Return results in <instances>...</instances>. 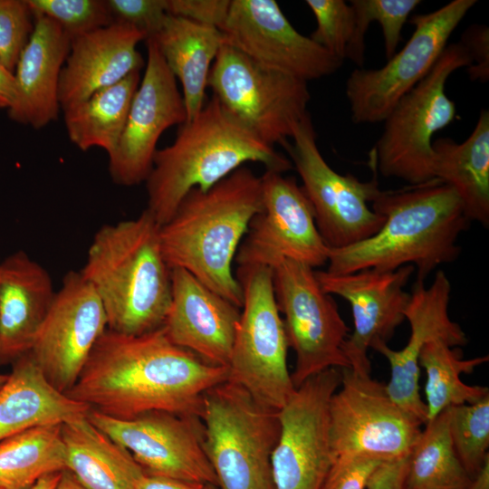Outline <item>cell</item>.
<instances>
[{"label": "cell", "mask_w": 489, "mask_h": 489, "mask_svg": "<svg viewBox=\"0 0 489 489\" xmlns=\"http://www.w3.org/2000/svg\"><path fill=\"white\" fill-rule=\"evenodd\" d=\"M469 489H489V457L471 478Z\"/></svg>", "instance_id": "cell-46"}, {"label": "cell", "mask_w": 489, "mask_h": 489, "mask_svg": "<svg viewBox=\"0 0 489 489\" xmlns=\"http://www.w3.org/2000/svg\"><path fill=\"white\" fill-rule=\"evenodd\" d=\"M243 292L240 313L228 364V379L257 401L279 410L295 390L287 367L288 341L278 309L273 269L238 266Z\"/></svg>", "instance_id": "cell-8"}, {"label": "cell", "mask_w": 489, "mask_h": 489, "mask_svg": "<svg viewBox=\"0 0 489 489\" xmlns=\"http://www.w3.org/2000/svg\"><path fill=\"white\" fill-rule=\"evenodd\" d=\"M87 417L127 449L145 474L217 485L199 417L153 411L122 419L93 408Z\"/></svg>", "instance_id": "cell-16"}, {"label": "cell", "mask_w": 489, "mask_h": 489, "mask_svg": "<svg viewBox=\"0 0 489 489\" xmlns=\"http://www.w3.org/2000/svg\"><path fill=\"white\" fill-rule=\"evenodd\" d=\"M206 484L144 474L134 489H205Z\"/></svg>", "instance_id": "cell-44"}, {"label": "cell", "mask_w": 489, "mask_h": 489, "mask_svg": "<svg viewBox=\"0 0 489 489\" xmlns=\"http://www.w3.org/2000/svg\"><path fill=\"white\" fill-rule=\"evenodd\" d=\"M384 460L368 455L337 456L321 489H367L372 474Z\"/></svg>", "instance_id": "cell-40"}, {"label": "cell", "mask_w": 489, "mask_h": 489, "mask_svg": "<svg viewBox=\"0 0 489 489\" xmlns=\"http://www.w3.org/2000/svg\"><path fill=\"white\" fill-rule=\"evenodd\" d=\"M114 22L131 25L148 38L160 30L168 14L167 0H107Z\"/></svg>", "instance_id": "cell-39"}, {"label": "cell", "mask_w": 489, "mask_h": 489, "mask_svg": "<svg viewBox=\"0 0 489 489\" xmlns=\"http://www.w3.org/2000/svg\"><path fill=\"white\" fill-rule=\"evenodd\" d=\"M316 20L310 38L343 62L361 67L365 60V34L358 26L352 5L344 0H306Z\"/></svg>", "instance_id": "cell-34"}, {"label": "cell", "mask_w": 489, "mask_h": 489, "mask_svg": "<svg viewBox=\"0 0 489 489\" xmlns=\"http://www.w3.org/2000/svg\"><path fill=\"white\" fill-rule=\"evenodd\" d=\"M160 225L144 209L129 220L100 227L80 271L104 308L108 329L139 335L163 325L171 300V269Z\"/></svg>", "instance_id": "cell-4"}, {"label": "cell", "mask_w": 489, "mask_h": 489, "mask_svg": "<svg viewBox=\"0 0 489 489\" xmlns=\"http://www.w3.org/2000/svg\"><path fill=\"white\" fill-rule=\"evenodd\" d=\"M146 40L144 33L120 22L72 38L60 76L61 109L140 71L144 62L137 46Z\"/></svg>", "instance_id": "cell-23"}, {"label": "cell", "mask_w": 489, "mask_h": 489, "mask_svg": "<svg viewBox=\"0 0 489 489\" xmlns=\"http://www.w3.org/2000/svg\"><path fill=\"white\" fill-rule=\"evenodd\" d=\"M247 162L284 173L291 160L245 129L230 117L213 96L175 140L158 149L145 183L147 210L159 225L174 215L194 188L206 191Z\"/></svg>", "instance_id": "cell-5"}, {"label": "cell", "mask_w": 489, "mask_h": 489, "mask_svg": "<svg viewBox=\"0 0 489 489\" xmlns=\"http://www.w3.org/2000/svg\"><path fill=\"white\" fill-rule=\"evenodd\" d=\"M205 489H218V487L216 484H206Z\"/></svg>", "instance_id": "cell-50"}, {"label": "cell", "mask_w": 489, "mask_h": 489, "mask_svg": "<svg viewBox=\"0 0 489 489\" xmlns=\"http://www.w3.org/2000/svg\"><path fill=\"white\" fill-rule=\"evenodd\" d=\"M273 283L288 346L295 353L294 388L329 369L349 368L343 346L350 328L313 268L284 260L273 268Z\"/></svg>", "instance_id": "cell-12"}, {"label": "cell", "mask_w": 489, "mask_h": 489, "mask_svg": "<svg viewBox=\"0 0 489 489\" xmlns=\"http://www.w3.org/2000/svg\"><path fill=\"white\" fill-rule=\"evenodd\" d=\"M228 377V368L174 344L162 326L139 335L107 329L66 395L117 418L153 411L200 418L204 394Z\"/></svg>", "instance_id": "cell-1"}, {"label": "cell", "mask_w": 489, "mask_h": 489, "mask_svg": "<svg viewBox=\"0 0 489 489\" xmlns=\"http://www.w3.org/2000/svg\"><path fill=\"white\" fill-rule=\"evenodd\" d=\"M409 455L384 460L372 474L367 489H406Z\"/></svg>", "instance_id": "cell-43"}, {"label": "cell", "mask_w": 489, "mask_h": 489, "mask_svg": "<svg viewBox=\"0 0 489 489\" xmlns=\"http://www.w3.org/2000/svg\"><path fill=\"white\" fill-rule=\"evenodd\" d=\"M34 28L26 0H0V62L13 73Z\"/></svg>", "instance_id": "cell-38"}, {"label": "cell", "mask_w": 489, "mask_h": 489, "mask_svg": "<svg viewBox=\"0 0 489 489\" xmlns=\"http://www.w3.org/2000/svg\"><path fill=\"white\" fill-rule=\"evenodd\" d=\"M450 293V281L441 270L436 272L427 288L424 282L417 281L404 312L410 326L406 346L399 350L390 349L383 341L371 346L389 364L390 379L386 388L390 398L422 425L427 421V410L419 393L418 359L421 350L434 340H442L452 348L467 342L465 331L449 317Z\"/></svg>", "instance_id": "cell-21"}, {"label": "cell", "mask_w": 489, "mask_h": 489, "mask_svg": "<svg viewBox=\"0 0 489 489\" xmlns=\"http://www.w3.org/2000/svg\"><path fill=\"white\" fill-rule=\"evenodd\" d=\"M108 329L104 308L81 272L70 271L29 351L47 380L66 394Z\"/></svg>", "instance_id": "cell-17"}, {"label": "cell", "mask_w": 489, "mask_h": 489, "mask_svg": "<svg viewBox=\"0 0 489 489\" xmlns=\"http://www.w3.org/2000/svg\"><path fill=\"white\" fill-rule=\"evenodd\" d=\"M61 475L62 472L46 475L40 478L29 489H56Z\"/></svg>", "instance_id": "cell-47"}, {"label": "cell", "mask_w": 489, "mask_h": 489, "mask_svg": "<svg viewBox=\"0 0 489 489\" xmlns=\"http://www.w3.org/2000/svg\"><path fill=\"white\" fill-rule=\"evenodd\" d=\"M207 87L225 111L265 144L283 146L309 113L307 82L264 66L224 43Z\"/></svg>", "instance_id": "cell-9"}, {"label": "cell", "mask_w": 489, "mask_h": 489, "mask_svg": "<svg viewBox=\"0 0 489 489\" xmlns=\"http://www.w3.org/2000/svg\"><path fill=\"white\" fill-rule=\"evenodd\" d=\"M34 28L14 70L16 98L11 120L42 129L57 120L59 82L72 38L53 21L33 15Z\"/></svg>", "instance_id": "cell-24"}, {"label": "cell", "mask_w": 489, "mask_h": 489, "mask_svg": "<svg viewBox=\"0 0 489 489\" xmlns=\"http://www.w3.org/2000/svg\"><path fill=\"white\" fill-rule=\"evenodd\" d=\"M455 454L472 478L489 457V394L473 404L447 408Z\"/></svg>", "instance_id": "cell-35"}, {"label": "cell", "mask_w": 489, "mask_h": 489, "mask_svg": "<svg viewBox=\"0 0 489 489\" xmlns=\"http://www.w3.org/2000/svg\"><path fill=\"white\" fill-rule=\"evenodd\" d=\"M47 270L25 252L0 264V362L29 352L55 296Z\"/></svg>", "instance_id": "cell-25"}, {"label": "cell", "mask_w": 489, "mask_h": 489, "mask_svg": "<svg viewBox=\"0 0 489 489\" xmlns=\"http://www.w3.org/2000/svg\"><path fill=\"white\" fill-rule=\"evenodd\" d=\"M200 420L218 489H274L271 455L280 435L278 410L227 379L204 394Z\"/></svg>", "instance_id": "cell-6"}, {"label": "cell", "mask_w": 489, "mask_h": 489, "mask_svg": "<svg viewBox=\"0 0 489 489\" xmlns=\"http://www.w3.org/2000/svg\"><path fill=\"white\" fill-rule=\"evenodd\" d=\"M419 0H351L360 30L366 34L369 24L380 25L386 58L397 52L401 32L410 14L419 5Z\"/></svg>", "instance_id": "cell-37"}, {"label": "cell", "mask_w": 489, "mask_h": 489, "mask_svg": "<svg viewBox=\"0 0 489 489\" xmlns=\"http://www.w3.org/2000/svg\"><path fill=\"white\" fill-rule=\"evenodd\" d=\"M153 38L169 71L178 79L187 121L204 107L211 67L224 44L222 33L212 26L168 14Z\"/></svg>", "instance_id": "cell-27"}, {"label": "cell", "mask_w": 489, "mask_h": 489, "mask_svg": "<svg viewBox=\"0 0 489 489\" xmlns=\"http://www.w3.org/2000/svg\"><path fill=\"white\" fill-rule=\"evenodd\" d=\"M66 470L62 425L32 427L0 441V489H29Z\"/></svg>", "instance_id": "cell-31"}, {"label": "cell", "mask_w": 489, "mask_h": 489, "mask_svg": "<svg viewBox=\"0 0 489 489\" xmlns=\"http://www.w3.org/2000/svg\"><path fill=\"white\" fill-rule=\"evenodd\" d=\"M56 489H87L68 470L62 472Z\"/></svg>", "instance_id": "cell-48"}, {"label": "cell", "mask_w": 489, "mask_h": 489, "mask_svg": "<svg viewBox=\"0 0 489 489\" xmlns=\"http://www.w3.org/2000/svg\"><path fill=\"white\" fill-rule=\"evenodd\" d=\"M240 308L188 272L171 269V300L162 327L168 339L203 360L228 367Z\"/></svg>", "instance_id": "cell-22"}, {"label": "cell", "mask_w": 489, "mask_h": 489, "mask_svg": "<svg viewBox=\"0 0 489 489\" xmlns=\"http://www.w3.org/2000/svg\"><path fill=\"white\" fill-rule=\"evenodd\" d=\"M329 417L333 458L407 456L422 432V424L390 398L386 385L350 368L341 369L340 385L330 400Z\"/></svg>", "instance_id": "cell-13"}, {"label": "cell", "mask_w": 489, "mask_h": 489, "mask_svg": "<svg viewBox=\"0 0 489 489\" xmlns=\"http://www.w3.org/2000/svg\"><path fill=\"white\" fill-rule=\"evenodd\" d=\"M283 146L302 181L317 229L330 249L344 248L374 235L385 217L369 207L380 189L376 179L362 182L340 175L325 161L308 113Z\"/></svg>", "instance_id": "cell-10"}, {"label": "cell", "mask_w": 489, "mask_h": 489, "mask_svg": "<svg viewBox=\"0 0 489 489\" xmlns=\"http://www.w3.org/2000/svg\"><path fill=\"white\" fill-rule=\"evenodd\" d=\"M16 98V84L13 72L0 62V109L8 110Z\"/></svg>", "instance_id": "cell-45"}, {"label": "cell", "mask_w": 489, "mask_h": 489, "mask_svg": "<svg viewBox=\"0 0 489 489\" xmlns=\"http://www.w3.org/2000/svg\"><path fill=\"white\" fill-rule=\"evenodd\" d=\"M460 43L467 51L471 65L467 71L472 80L484 82L489 78V30L485 25H472L462 36Z\"/></svg>", "instance_id": "cell-42"}, {"label": "cell", "mask_w": 489, "mask_h": 489, "mask_svg": "<svg viewBox=\"0 0 489 489\" xmlns=\"http://www.w3.org/2000/svg\"><path fill=\"white\" fill-rule=\"evenodd\" d=\"M90 409L56 389L27 352L14 360L0 388V441L32 427L62 425Z\"/></svg>", "instance_id": "cell-26"}, {"label": "cell", "mask_w": 489, "mask_h": 489, "mask_svg": "<svg viewBox=\"0 0 489 489\" xmlns=\"http://www.w3.org/2000/svg\"><path fill=\"white\" fill-rule=\"evenodd\" d=\"M414 272L415 267L409 264L394 271L316 272L325 292L339 295L350 304L354 330L344 343L343 353L355 373L370 375L369 349L378 341L387 343L405 320L410 293L404 286Z\"/></svg>", "instance_id": "cell-20"}, {"label": "cell", "mask_w": 489, "mask_h": 489, "mask_svg": "<svg viewBox=\"0 0 489 489\" xmlns=\"http://www.w3.org/2000/svg\"><path fill=\"white\" fill-rule=\"evenodd\" d=\"M231 0H167L168 14L183 17L220 31Z\"/></svg>", "instance_id": "cell-41"}, {"label": "cell", "mask_w": 489, "mask_h": 489, "mask_svg": "<svg viewBox=\"0 0 489 489\" xmlns=\"http://www.w3.org/2000/svg\"><path fill=\"white\" fill-rule=\"evenodd\" d=\"M332 368L302 382L278 410L280 435L271 455L274 489H321L334 460L329 405L340 385Z\"/></svg>", "instance_id": "cell-14"}, {"label": "cell", "mask_w": 489, "mask_h": 489, "mask_svg": "<svg viewBox=\"0 0 489 489\" xmlns=\"http://www.w3.org/2000/svg\"><path fill=\"white\" fill-rule=\"evenodd\" d=\"M8 375L0 373V388L7 379Z\"/></svg>", "instance_id": "cell-49"}, {"label": "cell", "mask_w": 489, "mask_h": 489, "mask_svg": "<svg viewBox=\"0 0 489 489\" xmlns=\"http://www.w3.org/2000/svg\"><path fill=\"white\" fill-rule=\"evenodd\" d=\"M475 0H454L436 11L417 14L405 46L379 69H355L346 82L354 123L383 121L398 101L434 67L455 29Z\"/></svg>", "instance_id": "cell-11"}, {"label": "cell", "mask_w": 489, "mask_h": 489, "mask_svg": "<svg viewBox=\"0 0 489 489\" xmlns=\"http://www.w3.org/2000/svg\"><path fill=\"white\" fill-rule=\"evenodd\" d=\"M33 15L55 22L72 39L114 22L107 0H26Z\"/></svg>", "instance_id": "cell-36"}, {"label": "cell", "mask_w": 489, "mask_h": 489, "mask_svg": "<svg viewBox=\"0 0 489 489\" xmlns=\"http://www.w3.org/2000/svg\"><path fill=\"white\" fill-rule=\"evenodd\" d=\"M139 82V71L134 72L116 84L63 110L71 142L82 151L98 147L108 156L111 155L121 137Z\"/></svg>", "instance_id": "cell-30"}, {"label": "cell", "mask_w": 489, "mask_h": 489, "mask_svg": "<svg viewBox=\"0 0 489 489\" xmlns=\"http://www.w3.org/2000/svg\"><path fill=\"white\" fill-rule=\"evenodd\" d=\"M262 180L241 167L206 191L190 190L160 225L164 259L238 308L243 292L232 270L253 217L262 210Z\"/></svg>", "instance_id": "cell-3"}, {"label": "cell", "mask_w": 489, "mask_h": 489, "mask_svg": "<svg viewBox=\"0 0 489 489\" xmlns=\"http://www.w3.org/2000/svg\"><path fill=\"white\" fill-rule=\"evenodd\" d=\"M486 361L487 355L463 359L459 349H454L442 340L430 341L423 347L418 364L427 375L425 403L427 421L451 407L473 404L489 394L486 387L467 385L460 379L461 374H470Z\"/></svg>", "instance_id": "cell-32"}, {"label": "cell", "mask_w": 489, "mask_h": 489, "mask_svg": "<svg viewBox=\"0 0 489 489\" xmlns=\"http://www.w3.org/2000/svg\"><path fill=\"white\" fill-rule=\"evenodd\" d=\"M371 208L385 217L378 233L352 245L330 249V273L366 269L417 268L424 282L438 265L457 259V238L470 223L455 191L438 179L397 191H382Z\"/></svg>", "instance_id": "cell-2"}, {"label": "cell", "mask_w": 489, "mask_h": 489, "mask_svg": "<svg viewBox=\"0 0 489 489\" xmlns=\"http://www.w3.org/2000/svg\"><path fill=\"white\" fill-rule=\"evenodd\" d=\"M1 261H2V260L0 259V264H1Z\"/></svg>", "instance_id": "cell-51"}, {"label": "cell", "mask_w": 489, "mask_h": 489, "mask_svg": "<svg viewBox=\"0 0 489 489\" xmlns=\"http://www.w3.org/2000/svg\"><path fill=\"white\" fill-rule=\"evenodd\" d=\"M262 210L250 222L235 255L238 266L274 268L291 260L312 268L328 263L330 248L322 240L311 204L293 177L265 170Z\"/></svg>", "instance_id": "cell-15"}, {"label": "cell", "mask_w": 489, "mask_h": 489, "mask_svg": "<svg viewBox=\"0 0 489 489\" xmlns=\"http://www.w3.org/2000/svg\"><path fill=\"white\" fill-rule=\"evenodd\" d=\"M425 425L409 455L406 489H469L471 477L454 449L447 409Z\"/></svg>", "instance_id": "cell-33"}, {"label": "cell", "mask_w": 489, "mask_h": 489, "mask_svg": "<svg viewBox=\"0 0 489 489\" xmlns=\"http://www.w3.org/2000/svg\"><path fill=\"white\" fill-rule=\"evenodd\" d=\"M220 32L224 43L253 61L305 82L329 76L342 64L299 33L274 0H231Z\"/></svg>", "instance_id": "cell-18"}, {"label": "cell", "mask_w": 489, "mask_h": 489, "mask_svg": "<svg viewBox=\"0 0 489 489\" xmlns=\"http://www.w3.org/2000/svg\"><path fill=\"white\" fill-rule=\"evenodd\" d=\"M147 62L133 96L126 124L109 172L114 183L131 187L149 175L162 133L187 121V110L177 79L167 66L153 38L146 40Z\"/></svg>", "instance_id": "cell-19"}, {"label": "cell", "mask_w": 489, "mask_h": 489, "mask_svg": "<svg viewBox=\"0 0 489 489\" xmlns=\"http://www.w3.org/2000/svg\"><path fill=\"white\" fill-rule=\"evenodd\" d=\"M434 178L451 187L471 221L489 225V112L482 110L474 130L461 143L433 142Z\"/></svg>", "instance_id": "cell-28"}, {"label": "cell", "mask_w": 489, "mask_h": 489, "mask_svg": "<svg viewBox=\"0 0 489 489\" xmlns=\"http://www.w3.org/2000/svg\"><path fill=\"white\" fill-rule=\"evenodd\" d=\"M66 470L87 489H134L145 474L130 453L87 415L62 425Z\"/></svg>", "instance_id": "cell-29"}, {"label": "cell", "mask_w": 489, "mask_h": 489, "mask_svg": "<svg viewBox=\"0 0 489 489\" xmlns=\"http://www.w3.org/2000/svg\"><path fill=\"white\" fill-rule=\"evenodd\" d=\"M470 65L460 43L447 45L427 75L394 106L383 120L374 150V163L382 176L412 186L435 179L433 136L457 114L446 84L455 71Z\"/></svg>", "instance_id": "cell-7"}]
</instances>
